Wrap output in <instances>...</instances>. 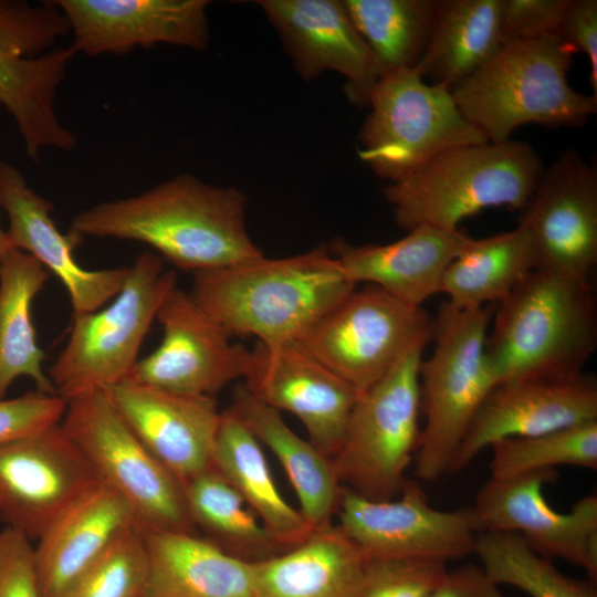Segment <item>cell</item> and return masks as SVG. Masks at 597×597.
I'll use <instances>...</instances> for the list:
<instances>
[{"label": "cell", "instance_id": "6da1fadb", "mask_svg": "<svg viewBox=\"0 0 597 597\" xmlns=\"http://www.w3.org/2000/svg\"><path fill=\"white\" fill-rule=\"evenodd\" d=\"M245 210L239 189L179 174L136 196L83 209L70 233L142 242L164 261L196 273L264 256L249 234Z\"/></svg>", "mask_w": 597, "mask_h": 597}, {"label": "cell", "instance_id": "7a4b0ae2", "mask_svg": "<svg viewBox=\"0 0 597 597\" xmlns=\"http://www.w3.org/2000/svg\"><path fill=\"white\" fill-rule=\"evenodd\" d=\"M356 289L322 244L287 258L193 273L190 295L230 336L297 342Z\"/></svg>", "mask_w": 597, "mask_h": 597}, {"label": "cell", "instance_id": "3957f363", "mask_svg": "<svg viewBox=\"0 0 597 597\" xmlns=\"http://www.w3.org/2000/svg\"><path fill=\"white\" fill-rule=\"evenodd\" d=\"M499 303L484 350L495 385L584 373L597 345L590 279L535 269Z\"/></svg>", "mask_w": 597, "mask_h": 597}, {"label": "cell", "instance_id": "277c9868", "mask_svg": "<svg viewBox=\"0 0 597 597\" xmlns=\"http://www.w3.org/2000/svg\"><path fill=\"white\" fill-rule=\"evenodd\" d=\"M574 53L557 36L507 42L451 94L490 143L507 142L527 124L583 126L597 111V95L569 84Z\"/></svg>", "mask_w": 597, "mask_h": 597}, {"label": "cell", "instance_id": "5b68a950", "mask_svg": "<svg viewBox=\"0 0 597 597\" xmlns=\"http://www.w3.org/2000/svg\"><path fill=\"white\" fill-rule=\"evenodd\" d=\"M543 170L531 145L486 142L440 154L410 176L389 182L384 195L405 231L421 224L459 230L462 220L488 208L522 211Z\"/></svg>", "mask_w": 597, "mask_h": 597}, {"label": "cell", "instance_id": "8992f818", "mask_svg": "<svg viewBox=\"0 0 597 597\" xmlns=\"http://www.w3.org/2000/svg\"><path fill=\"white\" fill-rule=\"evenodd\" d=\"M491 314L486 306L462 310L444 301L433 318V349L419 366L426 418L413 458L419 480L449 472L478 408L495 386L484 354Z\"/></svg>", "mask_w": 597, "mask_h": 597}, {"label": "cell", "instance_id": "52a82bcc", "mask_svg": "<svg viewBox=\"0 0 597 597\" xmlns=\"http://www.w3.org/2000/svg\"><path fill=\"white\" fill-rule=\"evenodd\" d=\"M70 32L54 1L0 0V105L13 118L27 155L70 151L76 136L59 119L55 97L75 48L55 46Z\"/></svg>", "mask_w": 597, "mask_h": 597}, {"label": "cell", "instance_id": "ba28073f", "mask_svg": "<svg viewBox=\"0 0 597 597\" xmlns=\"http://www.w3.org/2000/svg\"><path fill=\"white\" fill-rule=\"evenodd\" d=\"M176 286L177 274L166 269L161 256L139 254L108 306L74 315L69 339L48 374L56 395L67 401L125 380L159 307Z\"/></svg>", "mask_w": 597, "mask_h": 597}, {"label": "cell", "instance_id": "9c48e42d", "mask_svg": "<svg viewBox=\"0 0 597 597\" xmlns=\"http://www.w3.org/2000/svg\"><path fill=\"white\" fill-rule=\"evenodd\" d=\"M428 343L410 348L380 380L358 392L331 459L342 486L371 501L396 498L420 439L419 366Z\"/></svg>", "mask_w": 597, "mask_h": 597}, {"label": "cell", "instance_id": "30bf717a", "mask_svg": "<svg viewBox=\"0 0 597 597\" xmlns=\"http://www.w3.org/2000/svg\"><path fill=\"white\" fill-rule=\"evenodd\" d=\"M367 106L358 156L388 184L444 151L488 142L463 116L451 91L428 83L416 67L380 76Z\"/></svg>", "mask_w": 597, "mask_h": 597}, {"label": "cell", "instance_id": "8fae6325", "mask_svg": "<svg viewBox=\"0 0 597 597\" xmlns=\"http://www.w3.org/2000/svg\"><path fill=\"white\" fill-rule=\"evenodd\" d=\"M60 423L100 482L128 503L143 532L199 534L184 485L139 441L104 390L67 400Z\"/></svg>", "mask_w": 597, "mask_h": 597}, {"label": "cell", "instance_id": "7c38bea8", "mask_svg": "<svg viewBox=\"0 0 597 597\" xmlns=\"http://www.w3.org/2000/svg\"><path fill=\"white\" fill-rule=\"evenodd\" d=\"M433 318L384 290H354L295 344L357 392L380 380L413 346L429 343Z\"/></svg>", "mask_w": 597, "mask_h": 597}, {"label": "cell", "instance_id": "4fadbf2b", "mask_svg": "<svg viewBox=\"0 0 597 597\" xmlns=\"http://www.w3.org/2000/svg\"><path fill=\"white\" fill-rule=\"evenodd\" d=\"M336 516V525L373 561L447 564L473 554L483 532L472 506L434 509L409 479L388 501H371L342 486Z\"/></svg>", "mask_w": 597, "mask_h": 597}, {"label": "cell", "instance_id": "5bb4252c", "mask_svg": "<svg viewBox=\"0 0 597 597\" xmlns=\"http://www.w3.org/2000/svg\"><path fill=\"white\" fill-rule=\"evenodd\" d=\"M98 483L61 423L0 444V517L30 541Z\"/></svg>", "mask_w": 597, "mask_h": 597}, {"label": "cell", "instance_id": "9a60e30c", "mask_svg": "<svg viewBox=\"0 0 597 597\" xmlns=\"http://www.w3.org/2000/svg\"><path fill=\"white\" fill-rule=\"evenodd\" d=\"M557 478L556 469L490 478L472 509L483 532L515 533L533 552L567 562L597 583V495L583 496L570 511L558 512L543 491Z\"/></svg>", "mask_w": 597, "mask_h": 597}, {"label": "cell", "instance_id": "2e32d148", "mask_svg": "<svg viewBox=\"0 0 597 597\" xmlns=\"http://www.w3.org/2000/svg\"><path fill=\"white\" fill-rule=\"evenodd\" d=\"M156 320L163 329L157 348L138 359L127 380L166 391L211 396L244 378L251 350L231 336L178 286L164 300Z\"/></svg>", "mask_w": 597, "mask_h": 597}, {"label": "cell", "instance_id": "e0dca14e", "mask_svg": "<svg viewBox=\"0 0 597 597\" xmlns=\"http://www.w3.org/2000/svg\"><path fill=\"white\" fill-rule=\"evenodd\" d=\"M535 269L590 279L597 263V170L575 149L561 153L521 211Z\"/></svg>", "mask_w": 597, "mask_h": 597}, {"label": "cell", "instance_id": "ac0fdd59", "mask_svg": "<svg viewBox=\"0 0 597 597\" xmlns=\"http://www.w3.org/2000/svg\"><path fill=\"white\" fill-rule=\"evenodd\" d=\"M597 420V383L573 377H533L496 384L478 408L448 473L463 470L482 450L514 437H528Z\"/></svg>", "mask_w": 597, "mask_h": 597}, {"label": "cell", "instance_id": "d6986e66", "mask_svg": "<svg viewBox=\"0 0 597 597\" xmlns=\"http://www.w3.org/2000/svg\"><path fill=\"white\" fill-rule=\"evenodd\" d=\"M245 387L281 412L294 415L308 441L332 459L339 450L358 392L295 343L251 350Z\"/></svg>", "mask_w": 597, "mask_h": 597}, {"label": "cell", "instance_id": "ffe728a7", "mask_svg": "<svg viewBox=\"0 0 597 597\" xmlns=\"http://www.w3.org/2000/svg\"><path fill=\"white\" fill-rule=\"evenodd\" d=\"M73 33L72 45L90 56L169 44L203 50L209 42L206 0H55Z\"/></svg>", "mask_w": 597, "mask_h": 597}, {"label": "cell", "instance_id": "44dd1931", "mask_svg": "<svg viewBox=\"0 0 597 597\" xmlns=\"http://www.w3.org/2000/svg\"><path fill=\"white\" fill-rule=\"evenodd\" d=\"M104 391L139 441L182 485L212 468L221 416L213 397L176 394L127 379Z\"/></svg>", "mask_w": 597, "mask_h": 597}, {"label": "cell", "instance_id": "7402d4cb", "mask_svg": "<svg viewBox=\"0 0 597 597\" xmlns=\"http://www.w3.org/2000/svg\"><path fill=\"white\" fill-rule=\"evenodd\" d=\"M259 6L305 80L332 71L346 78V94L367 105L380 75L343 0H261Z\"/></svg>", "mask_w": 597, "mask_h": 597}, {"label": "cell", "instance_id": "603a6c76", "mask_svg": "<svg viewBox=\"0 0 597 597\" xmlns=\"http://www.w3.org/2000/svg\"><path fill=\"white\" fill-rule=\"evenodd\" d=\"M0 208L8 216L11 247L33 256L63 283L74 315L95 312L121 292L129 266L83 269L73 254L82 239L63 234L51 216L52 203L28 185L21 170L2 159Z\"/></svg>", "mask_w": 597, "mask_h": 597}, {"label": "cell", "instance_id": "cb8c5ba5", "mask_svg": "<svg viewBox=\"0 0 597 597\" xmlns=\"http://www.w3.org/2000/svg\"><path fill=\"white\" fill-rule=\"evenodd\" d=\"M469 240L459 230L421 224L390 243L353 245L339 239L329 251L353 283L367 282L405 304L421 306L441 293L448 266Z\"/></svg>", "mask_w": 597, "mask_h": 597}, {"label": "cell", "instance_id": "d4e9b609", "mask_svg": "<svg viewBox=\"0 0 597 597\" xmlns=\"http://www.w3.org/2000/svg\"><path fill=\"white\" fill-rule=\"evenodd\" d=\"M137 526L128 503L100 482L38 540L34 562L43 597H56L77 575Z\"/></svg>", "mask_w": 597, "mask_h": 597}, {"label": "cell", "instance_id": "484cf974", "mask_svg": "<svg viewBox=\"0 0 597 597\" xmlns=\"http://www.w3.org/2000/svg\"><path fill=\"white\" fill-rule=\"evenodd\" d=\"M371 559L336 525L287 551L248 563L253 597H358Z\"/></svg>", "mask_w": 597, "mask_h": 597}, {"label": "cell", "instance_id": "4316f807", "mask_svg": "<svg viewBox=\"0 0 597 597\" xmlns=\"http://www.w3.org/2000/svg\"><path fill=\"white\" fill-rule=\"evenodd\" d=\"M147 579L143 597H253L249 564L184 532H143Z\"/></svg>", "mask_w": 597, "mask_h": 597}, {"label": "cell", "instance_id": "83f0119b", "mask_svg": "<svg viewBox=\"0 0 597 597\" xmlns=\"http://www.w3.org/2000/svg\"><path fill=\"white\" fill-rule=\"evenodd\" d=\"M231 408L282 464L310 527L315 531L333 524L342 485L332 460L298 437L280 411L256 398L245 385L234 389Z\"/></svg>", "mask_w": 597, "mask_h": 597}, {"label": "cell", "instance_id": "f1b7e54d", "mask_svg": "<svg viewBox=\"0 0 597 597\" xmlns=\"http://www.w3.org/2000/svg\"><path fill=\"white\" fill-rule=\"evenodd\" d=\"M212 469L242 496L285 547L300 544L313 532L301 511L279 491L260 441L231 407L220 416Z\"/></svg>", "mask_w": 597, "mask_h": 597}, {"label": "cell", "instance_id": "f546056e", "mask_svg": "<svg viewBox=\"0 0 597 597\" xmlns=\"http://www.w3.org/2000/svg\"><path fill=\"white\" fill-rule=\"evenodd\" d=\"M501 0H437L433 22L416 69L450 91L503 45Z\"/></svg>", "mask_w": 597, "mask_h": 597}, {"label": "cell", "instance_id": "4dcf8cb0", "mask_svg": "<svg viewBox=\"0 0 597 597\" xmlns=\"http://www.w3.org/2000/svg\"><path fill=\"white\" fill-rule=\"evenodd\" d=\"M50 272L30 254L10 249L0 268V399L19 377L31 378L36 390L56 395L43 369L44 352L36 343L32 303Z\"/></svg>", "mask_w": 597, "mask_h": 597}, {"label": "cell", "instance_id": "1f68e13d", "mask_svg": "<svg viewBox=\"0 0 597 597\" xmlns=\"http://www.w3.org/2000/svg\"><path fill=\"white\" fill-rule=\"evenodd\" d=\"M535 254L524 228L472 239L448 266L441 293L457 308L501 302L535 270Z\"/></svg>", "mask_w": 597, "mask_h": 597}, {"label": "cell", "instance_id": "d6a6232c", "mask_svg": "<svg viewBox=\"0 0 597 597\" xmlns=\"http://www.w3.org/2000/svg\"><path fill=\"white\" fill-rule=\"evenodd\" d=\"M184 490L197 532L224 553L256 563L289 549L214 469L187 482Z\"/></svg>", "mask_w": 597, "mask_h": 597}, {"label": "cell", "instance_id": "836d02e7", "mask_svg": "<svg viewBox=\"0 0 597 597\" xmlns=\"http://www.w3.org/2000/svg\"><path fill=\"white\" fill-rule=\"evenodd\" d=\"M379 75L416 67L427 45L437 0H343Z\"/></svg>", "mask_w": 597, "mask_h": 597}, {"label": "cell", "instance_id": "e575fe53", "mask_svg": "<svg viewBox=\"0 0 597 597\" xmlns=\"http://www.w3.org/2000/svg\"><path fill=\"white\" fill-rule=\"evenodd\" d=\"M473 554L493 582L516 587L530 597H597L595 582L566 576L515 533L482 532Z\"/></svg>", "mask_w": 597, "mask_h": 597}, {"label": "cell", "instance_id": "d590c367", "mask_svg": "<svg viewBox=\"0 0 597 597\" xmlns=\"http://www.w3.org/2000/svg\"><path fill=\"white\" fill-rule=\"evenodd\" d=\"M492 479L574 465L597 469V420L545 433L506 438L493 443Z\"/></svg>", "mask_w": 597, "mask_h": 597}, {"label": "cell", "instance_id": "8d00e7d4", "mask_svg": "<svg viewBox=\"0 0 597 597\" xmlns=\"http://www.w3.org/2000/svg\"><path fill=\"white\" fill-rule=\"evenodd\" d=\"M143 531H127L56 597H143L147 579Z\"/></svg>", "mask_w": 597, "mask_h": 597}, {"label": "cell", "instance_id": "74e56055", "mask_svg": "<svg viewBox=\"0 0 597 597\" xmlns=\"http://www.w3.org/2000/svg\"><path fill=\"white\" fill-rule=\"evenodd\" d=\"M446 570L442 563L371 559L358 597H426Z\"/></svg>", "mask_w": 597, "mask_h": 597}, {"label": "cell", "instance_id": "f35d334b", "mask_svg": "<svg viewBox=\"0 0 597 597\" xmlns=\"http://www.w3.org/2000/svg\"><path fill=\"white\" fill-rule=\"evenodd\" d=\"M569 0H501L502 42L557 36Z\"/></svg>", "mask_w": 597, "mask_h": 597}, {"label": "cell", "instance_id": "ab89813d", "mask_svg": "<svg viewBox=\"0 0 597 597\" xmlns=\"http://www.w3.org/2000/svg\"><path fill=\"white\" fill-rule=\"evenodd\" d=\"M65 408L59 395L38 390L0 399V444L60 423Z\"/></svg>", "mask_w": 597, "mask_h": 597}, {"label": "cell", "instance_id": "60d3db41", "mask_svg": "<svg viewBox=\"0 0 597 597\" xmlns=\"http://www.w3.org/2000/svg\"><path fill=\"white\" fill-rule=\"evenodd\" d=\"M0 597H43L34 562V547L22 533L0 532Z\"/></svg>", "mask_w": 597, "mask_h": 597}, {"label": "cell", "instance_id": "b9f144b4", "mask_svg": "<svg viewBox=\"0 0 597 597\" xmlns=\"http://www.w3.org/2000/svg\"><path fill=\"white\" fill-rule=\"evenodd\" d=\"M558 38L589 61V82L597 95V1L569 0Z\"/></svg>", "mask_w": 597, "mask_h": 597}, {"label": "cell", "instance_id": "7bdbcfd3", "mask_svg": "<svg viewBox=\"0 0 597 597\" xmlns=\"http://www.w3.org/2000/svg\"><path fill=\"white\" fill-rule=\"evenodd\" d=\"M426 597H504L500 585L476 563L444 572Z\"/></svg>", "mask_w": 597, "mask_h": 597}, {"label": "cell", "instance_id": "ee69618b", "mask_svg": "<svg viewBox=\"0 0 597 597\" xmlns=\"http://www.w3.org/2000/svg\"><path fill=\"white\" fill-rule=\"evenodd\" d=\"M12 249L10 240L7 234V230L2 228L0 223V268L7 252Z\"/></svg>", "mask_w": 597, "mask_h": 597}]
</instances>
